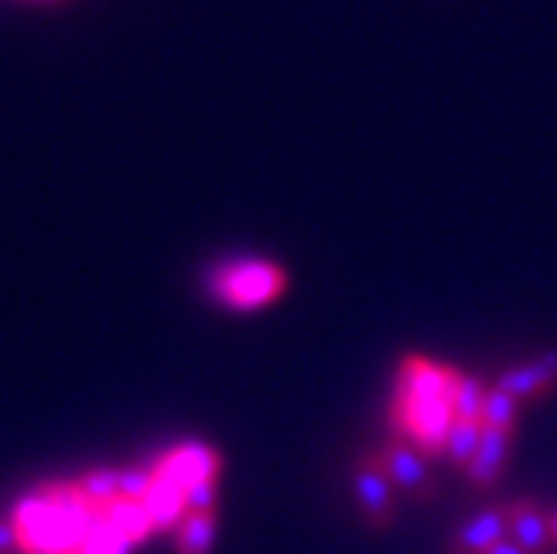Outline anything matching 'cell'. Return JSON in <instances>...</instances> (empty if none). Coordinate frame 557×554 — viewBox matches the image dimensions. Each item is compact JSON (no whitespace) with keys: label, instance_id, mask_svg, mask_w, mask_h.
Masks as SVG:
<instances>
[{"label":"cell","instance_id":"cell-17","mask_svg":"<svg viewBox=\"0 0 557 554\" xmlns=\"http://www.w3.org/2000/svg\"><path fill=\"white\" fill-rule=\"evenodd\" d=\"M484 384L474 378V374H461L458 378V387H454V418L461 421H481L484 415Z\"/></svg>","mask_w":557,"mask_h":554},{"label":"cell","instance_id":"cell-21","mask_svg":"<svg viewBox=\"0 0 557 554\" xmlns=\"http://www.w3.org/2000/svg\"><path fill=\"white\" fill-rule=\"evenodd\" d=\"M487 554H528V551H524L515 538H504V541H497Z\"/></svg>","mask_w":557,"mask_h":554},{"label":"cell","instance_id":"cell-15","mask_svg":"<svg viewBox=\"0 0 557 554\" xmlns=\"http://www.w3.org/2000/svg\"><path fill=\"white\" fill-rule=\"evenodd\" d=\"M81 494L90 501L97 512H104L111 501L121 497V471H111V468H97V471H87L81 481H77Z\"/></svg>","mask_w":557,"mask_h":554},{"label":"cell","instance_id":"cell-4","mask_svg":"<svg viewBox=\"0 0 557 554\" xmlns=\"http://www.w3.org/2000/svg\"><path fill=\"white\" fill-rule=\"evenodd\" d=\"M354 494H358L361 515L371 528L384 531L394 521V481L381 468L377 455L361 458L354 468Z\"/></svg>","mask_w":557,"mask_h":554},{"label":"cell","instance_id":"cell-16","mask_svg":"<svg viewBox=\"0 0 557 554\" xmlns=\"http://www.w3.org/2000/svg\"><path fill=\"white\" fill-rule=\"evenodd\" d=\"M481 424L497 428V431H515V424H518V397H511L508 391H500V387L487 391Z\"/></svg>","mask_w":557,"mask_h":554},{"label":"cell","instance_id":"cell-10","mask_svg":"<svg viewBox=\"0 0 557 554\" xmlns=\"http://www.w3.org/2000/svg\"><path fill=\"white\" fill-rule=\"evenodd\" d=\"M511 438L515 431H497V428H484L481 431V444H478V455L474 461L465 468L468 481L474 488H494L504 465H508V451H511Z\"/></svg>","mask_w":557,"mask_h":554},{"label":"cell","instance_id":"cell-11","mask_svg":"<svg viewBox=\"0 0 557 554\" xmlns=\"http://www.w3.org/2000/svg\"><path fill=\"white\" fill-rule=\"evenodd\" d=\"M144 508H147L150 521H154V531H174L181 525V518L187 515L184 488L158 475L154 478V488H150V494L144 497Z\"/></svg>","mask_w":557,"mask_h":554},{"label":"cell","instance_id":"cell-13","mask_svg":"<svg viewBox=\"0 0 557 554\" xmlns=\"http://www.w3.org/2000/svg\"><path fill=\"white\" fill-rule=\"evenodd\" d=\"M214 512H187L181 525L174 528L177 554H208L214 544Z\"/></svg>","mask_w":557,"mask_h":554},{"label":"cell","instance_id":"cell-6","mask_svg":"<svg viewBox=\"0 0 557 554\" xmlns=\"http://www.w3.org/2000/svg\"><path fill=\"white\" fill-rule=\"evenodd\" d=\"M154 471L181 488H190L197 481H218L221 475V455L208 444H181L154 465Z\"/></svg>","mask_w":557,"mask_h":554},{"label":"cell","instance_id":"cell-1","mask_svg":"<svg viewBox=\"0 0 557 554\" xmlns=\"http://www.w3.org/2000/svg\"><path fill=\"white\" fill-rule=\"evenodd\" d=\"M461 371L437 365L431 358L411 355L397 368L391 421L404 441H411L421 455H444L447 431L454 424V387Z\"/></svg>","mask_w":557,"mask_h":554},{"label":"cell","instance_id":"cell-8","mask_svg":"<svg viewBox=\"0 0 557 554\" xmlns=\"http://www.w3.org/2000/svg\"><path fill=\"white\" fill-rule=\"evenodd\" d=\"M504 538H508V508L494 505L478 512L471 521L458 528V534L450 538L447 554H487Z\"/></svg>","mask_w":557,"mask_h":554},{"label":"cell","instance_id":"cell-9","mask_svg":"<svg viewBox=\"0 0 557 554\" xmlns=\"http://www.w3.org/2000/svg\"><path fill=\"white\" fill-rule=\"evenodd\" d=\"M504 508H508V538H515L528 554H547L550 551V544H554L550 515L541 512L537 501L518 497Z\"/></svg>","mask_w":557,"mask_h":554},{"label":"cell","instance_id":"cell-23","mask_svg":"<svg viewBox=\"0 0 557 554\" xmlns=\"http://www.w3.org/2000/svg\"><path fill=\"white\" fill-rule=\"evenodd\" d=\"M550 534H554V541H557V512L550 515Z\"/></svg>","mask_w":557,"mask_h":554},{"label":"cell","instance_id":"cell-5","mask_svg":"<svg viewBox=\"0 0 557 554\" xmlns=\"http://www.w3.org/2000/svg\"><path fill=\"white\" fill-rule=\"evenodd\" d=\"M377 461L387 471V478L394 481V488H400L404 494H411V497H431L434 494V481H431L424 455L404 438H391L377 451Z\"/></svg>","mask_w":557,"mask_h":554},{"label":"cell","instance_id":"cell-7","mask_svg":"<svg viewBox=\"0 0 557 554\" xmlns=\"http://www.w3.org/2000/svg\"><path fill=\"white\" fill-rule=\"evenodd\" d=\"M497 387L508 391L518 401H534V397L550 394L557 387V350H544L534 361L497 374Z\"/></svg>","mask_w":557,"mask_h":554},{"label":"cell","instance_id":"cell-22","mask_svg":"<svg viewBox=\"0 0 557 554\" xmlns=\"http://www.w3.org/2000/svg\"><path fill=\"white\" fill-rule=\"evenodd\" d=\"M11 544H17V528L14 525H0V551H8Z\"/></svg>","mask_w":557,"mask_h":554},{"label":"cell","instance_id":"cell-20","mask_svg":"<svg viewBox=\"0 0 557 554\" xmlns=\"http://www.w3.org/2000/svg\"><path fill=\"white\" fill-rule=\"evenodd\" d=\"M184 505H187V512H214L218 484L214 481H197V484L184 488Z\"/></svg>","mask_w":557,"mask_h":554},{"label":"cell","instance_id":"cell-12","mask_svg":"<svg viewBox=\"0 0 557 554\" xmlns=\"http://www.w3.org/2000/svg\"><path fill=\"white\" fill-rule=\"evenodd\" d=\"M100 518H104L121 538H127L131 544L134 541H144L150 531H154V521H150L144 501H127V497H117L111 501V505L100 512Z\"/></svg>","mask_w":557,"mask_h":554},{"label":"cell","instance_id":"cell-3","mask_svg":"<svg viewBox=\"0 0 557 554\" xmlns=\"http://www.w3.org/2000/svg\"><path fill=\"white\" fill-rule=\"evenodd\" d=\"M214 294L237 311L264 308L287 291V274L271 261H240L214 274Z\"/></svg>","mask_w":557,"mask_h":554},{"label":"cell","instance_id":"cell-19","mask_svg":"<svg viewBox=\"0 0 557 554\" xmlns=\"http://www.w3.org/2000/svg\"><path fill=\"white\" fill-rule=\"evenodd\" d=\"M154 468H127L121 471V497L127 501H144L150 494V488H154Z\"/></svg>","mask_w":557,"mask_h":554},{"label":"cell","instance_id":"cell-18","mask_svg":"<svg viewBox=\"0 0 557 554\" xmlns=\"http://www.w3.org/2000/svg\"><path fill=\"white\" fill-rule=\"evenodd\" d=\"M127 551H131V541L121 538L104 518L87 531V538L77 547V554H127Z\"/></svg>","mask_w":557,"mask_h":554},{"label":"cell","instance_id":"cell-2","mask_svg":"<svg viewBox=\"0 0 557 554\" xmlns=\"http://www.w3.org/2000/svg\"><path fill=\"white\" fill-rule=\"evenodd\" d=\"M100 512L77 484H50L17 505V544L27 554H77Z\"/></svg>","mask_w":557,"mask_h":554},{"label":"cell","instance_id":"cell-14","mask_svg":"<svg viewBox=\"0 0 557 554\" xmlns=\"http://www.w3.org/2000/svg\"><path fill=\"white\" fill-rule=\"evenodd\" d=\"M481 431L484 424L481 421H461L454 418L450 431H447V444H444V455L458 465V468H468L478 455V444H481Z\"/></svg>","mask_w":557,"mask_h":554}]
</instances>
